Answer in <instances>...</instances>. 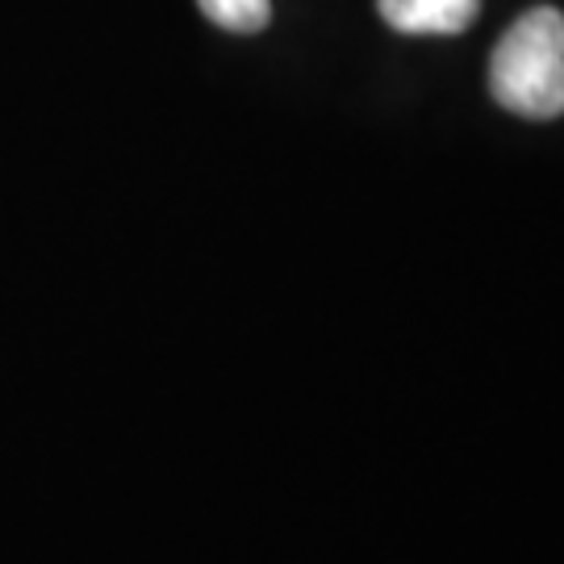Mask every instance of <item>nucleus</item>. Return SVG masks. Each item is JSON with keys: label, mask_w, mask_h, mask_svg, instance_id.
<instances>
[{"label": "nucleus", "mask_w": 564, "mask_h": 564, "mask_svg": "<svg viewBox=\"0 0 564 564\" xmlns=\"http://www.w3.org/2000/svg\"><path fill=\"white\" fill-rule=\"evenodd\" d=\"M202 13L230 34H260L272 21V0H197Z\"/></svg>", "instance_id": "obj_3"}, {"label": "nucleus", "mask_w": 564, "mask_h": 564, "mask_svg": "<svg viewBox=\"0 0 564 564\" xmlns=\"http://www.w3.org/2000/svg\"><path fill=\"white\" fill-rule=\"evenodd\" d=\"M377 9L398 34H464L481 0H377Z\"/></svg>", "instance_id": "obj_2"}, {"label": "nucleus", "mask_w": 564, "mask_h": 564, "mask_svg": "<svg viewBox=\"0 0 564 564\" xmlns=\"http://www.w3.org/2000/svg\"><path fill=\"white\" fill-rule=\"evenodd\" d=\"M494 101L531 121L564 113V13L552 4L527 9L506 30L489 59Z\"/></svg>", "instance_id": "obj_1"}]
</instances>
